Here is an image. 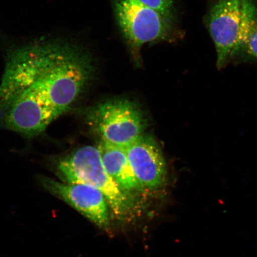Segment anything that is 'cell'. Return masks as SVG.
I'll use <instances>...</instances> for the list:
<instances>
[{
	"label": "cell",
	"mask_w": 257,
	"mask_h": 257,
	"mask_svg": "<svg viewBox=\"0 0 257 257\" xmlns=\"http://www.w3.org/2000/svg\"><path fill=\"white\" fill-rule=\"evenodd\" d=\"M94 72L86 51L66 43H38L16 50L0 85L5 126L39 134L71 107Z\"/></svg>",
	"instance_id": "cell-1"
},
{
	"label": "cell",
	"mask_w": 257,
	"mask_h": 257,
	"mask_svg": "<svg viewBox=\"0 0 257 257\" xmlns=\"http://www.w3.org/2000/svg\"><path fill=\"white\" fill-rule=\"evenodd\" d=\"M58 170L69 184H86L100 191L118 220H124L130 216L132 210L130 197L106 171L98 147L80 148L61 160Z\"/></svg>",
	"instance_id": "cell-2"
},
{
	"label": "cell",
	"mask_w": 257,
	"mask_h": 257,
	"mask_svg": "<svg viewBox=\"0 0 257 257\" xmlns=\"http://www.w3.org/2000/svg\"><path fill=\"white\" fill-rule=\"evenodd\" d=\"M90 124L104 142L126 149L143 136L146 118L134 102L112 99L96 106L90 111Z\"/></svg>",
	"instance_id": "cell-3"
},
{
	"label": "cell",
	"mask_w": 257,
	"mask_h": 257,
	"mask_svg": "<svg viewBox=\"0 0 257 257\" xmlns=\"http://www.w3.org/2000/svg\"><path fill=\"white\" fill-rule=\"evenodd\" d=\"M118 24L133 55L138 59L144 44L172 38L173 20L135 0H116Z\"/></svg>",
	"instance_id": "cell-4"
},
{
	"label": "cell",
	"mask_w": 257,
	"mask_h": 257,
	"mask_svg": "<svg viewBox=\"0 0 257 257\" xmlns=\"http://www.w3.org/2000/svg\"><path fill=\"white\" fill-rule=\"evenodd\" d=\"M249 0H216L207 24L216 50V66L224 68L235 56Z\"/></svg>",
	"instance_id": "cell-5"
},
{
	"label": "cell",
	"mask_w": 257,
	"mask_h": 257,
	"mask_svg": "<svg viewBox=\"0 0 257 257\" xmlns=\"http://www.w3.org/2000/svg\"><path fill=\"white\" fill-rule=\"evenodd\" d=\"M48 191L71 205L102 229L109 226L108 202L98 189L86 184H69L54 180H43Z\"/></svg>",
	"instance_id": "cell-6"
},
{
	"label": "cell",
	"mask_w": 257,
	"mask_h": 257,
	"mask_svg": "<svg viewBox=\"0 0 257 257\" xmlns=\"http://www.w3.org/2000/svg\"><path fill=\"white\" fill-rule=\"evenodd\" d=\"M126 151L132 169L142 188L149 190L160 188L165 181L166 165L156 141L143 134Z\"/></svg>",
	"instance_id": "cell-7"
},
{
	"label": "cell",
	"mask_w": 257,
	"mask_h": 257,
	"mask_svg": "<svg viewBox=\"0 0 257 257\" xmlns=\"http://www.w3.org/2000/svg\"><path fill=\"white\" fill-rule=\"evenodd\" d=\"M98 148L106 171L128 197L144 190L132 169L126 149L102 140Z\"/></svg>",
	"instance_id": "cell-8"
},
{
	"label": "cell",
	"mask_w": 257,
	"mask_h": 257,
	"mask_svg": "<svg viewBox=\"0 0 257 257\" xmlns=\"http://www.w3.org/2000/svg\"><path fill=\"white\" fill-rule=\"evenodd\" d=\"M257 61V2L249 0L234 57Z\"/></svg>",
	"instance_id": "cell-9"
},
{
	"label": "cell",
	"mask_w": 257,
	"mask_h": 257,
	"mask_svg": "<svg viewBox=\"0 0 257 257\" xmlns=\"http://www.w3.org/2000/svg\"><path fill=\"white\" fill-rule=\"evenodd\" d=\"M135 1L155 9L170 18H174V0H135Z\"/></svg>",
	"instance_id": "cell-10"
}]
</instances>
